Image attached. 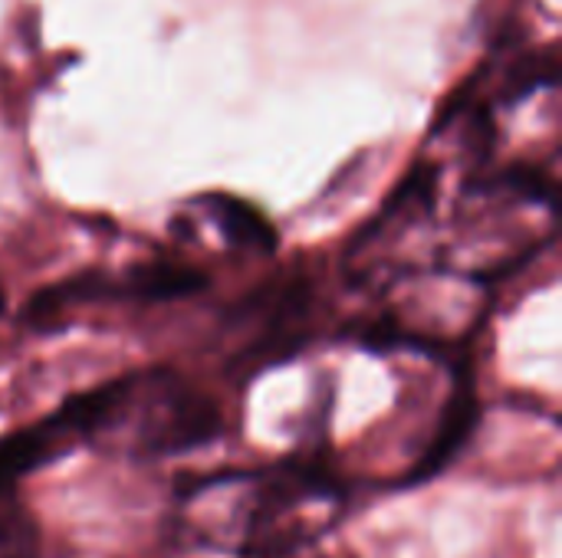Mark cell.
<instances>
[{"label":"cell","mask_w":562,"mask_h":558,"mask_svg":"<svg viewBox=\"0 0 562 558\" xmlns=\"http://www.w3.org/2000/svg\"><path fill=\"white\" fill-rule=\"evenodd\" d=\"M198 204L207 207V217L221 227L227 243H234L240 250H254V253H273L277 250L273 224L260 210H254L247 201L231 197V194H207Z\"/></svg>","instance_id":"obj_3"},{"label":"cell","mask_w":562,"mask_h":558,"mask_svg":"<svg viewBox=\"0 0 562 558\" xmlns=\"http://www.w3.org/2000/svg\"><path fill=\"white\" fill-rule=\"evenodd\" d=\"M477 424H481V398H477L474 372H471L468 362H461V368L454 365V391H451V398L445 405V414L438 421V431H435L428 451L415 460V467L395 487L398 490H415V487L435 480L438 474H445L451 467V460L468 447Z\"/></svg>","instance_id":"obj_2"},{"label":"cell","mask_w":562,"mask_h":558,"mask_svg":"<svg viewBox=\"0 0 562 558\" xmlns=\"http://www.w3.org/2000/svg\"><path fill=\"white\" fill-rule=\"evenodd\" d=\"M138 398L142 424L135 434V457L142 460L191 454L198 447L214 444L224 431L221 408L207 395L178 382L175 375H142Z\"/></svg>","instance_id":"obj_1"}]
</instances>
